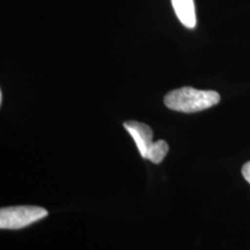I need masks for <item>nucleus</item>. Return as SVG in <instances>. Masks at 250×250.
Returning <instances> with one entry per match:
<instances>
[{
    "label": "nucleus",
    "instance_id": "nucleus-1",
    "mask_svg": "<svg viewBox=\"0 0 250 250\" xmlns=\"http://www.w3.org/2000/svg\"><path fill=\"white\" fill-rule=\"evenodd\" d=\"M219 101L220 95L214 90H201L192 87L171 90L165 96L166 107L187 114L205 110L218 104Z\"/></svg>",
    "mask_w": 250,
    "mask_h": 250
},
{
    "label": "nucleus",
    "instance_id": "nucleus-6",
    "mask_svg": "<svg viewBox=\"0 0 250 250\" xmlns=\"http://www.w3.org/2000/svg\"><path fill=\"white\" fill-rule=\"evenodd\" d=\"M242 175L245 177L247 182L250 184V161L247 162L246 165H243L242 167Z\"/></svg>",
    "mask_w": 250,
    "mask_h": 250
},
{
    "label": "nucleus",
    "instance_id": "nucleus-4",
    "mask_svg": "<svg viewBox=\"0 0 250 250\" xmlns=\"http://www.w3.org/2000/svg\"><path fill=\"white\" fill-rule=\"evenodd\" d=\"M171 4H173L177 19L183 26L190 28V29L196 27L197 19L193 0H171Z\"/></svg>",
    "mask_w": 250,
    "mask_h": 250
},
{
    "label": "nucleus",
    "instance_id": "nucleus-3",
    "mask_svg": "<svg viewBox=\"0 0 250 250\" xmlns=\"http://www.w3.org/2000/svg\"><path fill=\"white\" fill-rule=\"evenodd\" d=\"M124 127L133 138L142 158L146 159L149 149L154 144V142H153V131L151 127L148 125L136 121L125 122Z\"/></svg>",
    "mask_w": 250,
    "mask_h": 250
},
{
    "label": "nucleus",
    "instance_id": "nucleus-2",
    "mask_svg": "<svg viewBox=\"0 0 250 250\" xmlns=\"http://www.w3.org/2000/svg\"><path fill=\"white\" fill-rule=\"evenodd\" d=\"M48 215V211L39 206H12L0 210L1 229H20Z\"/></svg>",
    "mask_w": 250,
    "mask_h": 250
},
{
    "label": "nucleus",
    "instance_id": "nucleus-5",
    "mask_svg": "<svg viewBox=\"0 0 250 250\" xmlns=\"http://www.w3.org/2000/svg\"><path fill=\"white\" fill-rule=\"evenodd\" d=\"M168 151H169L168 144L165 140H158V142H154V144H153L146 159L152 161L153 164H160L165 159V156L167 155Z\"/></svg>",
    "mask_w": 250,
    "mask_h": 250
}]
</instances>
